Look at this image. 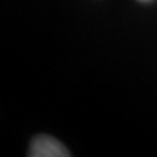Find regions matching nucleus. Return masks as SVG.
Returning a JSON list of instances; mask_svg holds the SVG:
<instances>
[{
	"label": "nucleus",
	"mask_w": 157,
	"mask_h": 157,
	"mask_svg": "<svg viewBox=\"0 0 157 157\" xmlns=\"http://www.w3.org/2000/svg\"><path fill=\"white\" fill-rule=\"evenodd\" d=\"M31 157H68L70 151L50 135H36L29 147Z\"/></svg>",
	"instance_id": "f257e3e1"
},
{
	"label": "nucleus",
	"mask_w": 157,
	"mask_h": 157,
	"mask_svg": "<svg viewBox=\"0 0 157 157\" xmlns=\"http://www.w3.org/2000/svg\"><path fill=\"white\" fill-rule=\"evenodd\" d=\"M140 2H150V0H140Z\"/></svg>",
	"instance_id": "f03ea898"
}]
</instances>
